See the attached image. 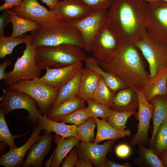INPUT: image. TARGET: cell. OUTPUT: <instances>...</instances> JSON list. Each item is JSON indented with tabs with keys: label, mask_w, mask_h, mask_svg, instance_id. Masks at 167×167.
Returning <instances> with one entry per match:
<instances>
[{
	"label": "cell",
	"mask_w": 167,
	"mask_h": 167,
	"mask_svg": "<svg viewBox=\"0 0 167 167\" xmlns=\"http://www.w3.org/2000/svg\"><path fill=\"white\" fill-rule=\"evenodd\" d=\"M26 45L22 55L18 58L12 71L6 72V78L3 80L7 86L23 80L40 78L41 70L36 60V48L30 41L29 35L25 34Z\"/></svg>",
	"instance_id": "5b68a950"
},
{
	"label": "cell",
	"mask_w": 167,
	"mask_h": 167,
	"mask_svg": "<svg viewBox=\"0 0 167 167\" xmlns=\"http://www.w3.org/2000/svg\"><path fill=\"white\" fill-rule=\"evenodd\" d=\"M81 48L75 45L63 44L54 46L36 48V63L41 70L47 67L59 68L68 66L87 58Z\"/></svg>",
	"instance_id": "277c9868"
},
{
	"label": "cell",
	"mask_w": 167,
	"mask_h": 167,
	"mask_svg": "<svg viewBox=\"0 0 167 167\" xmlns=\"http://www.w3.org/2000/svg\"><path fill=\"white\" fill-rule=\"evenodd\" d=\"M3 109H0V141L9 146L10 148L17 147L14 143L15 139L21 136L17 134L12 135L10 132L5 119Z\"/></svg>",
	"instance_id": "d590c367"
},
{
	"label": "cell",
	"mask_w": 167,
	"mask_h": 167,
	"mask_svg": "<svg viewBox=\"0 0 167 167\" xmlns=\"http://www.w3.org/2000/svg\"><path fill=\"white\" fill-rule=\"evenodd\" d=\"M82 62H79L61 68L47 67L45 74L40 79L51 87L60 90L82 69Z\"/></svg>",
	"instance_id": "9a60e30c"
},
{
	"label": "cell",
	"mask_w": 167,
	"mask_h": 167,
	"mask_svg": "<svg viewBox=\"0 0 167 167\" xmlns=\"http://www.w3.org/2000/svg\"><path fill=\"white\" fill-rule=\"evenodd\" d=\"M97 126L96 135L93 143L98 144L106 140H115L131 135V131L127 129L124 131L118 130L103 119L94 118Z\"/></svg>",
	"instance_id": "cb8c5ba5"
},
{
	"label": "cell",
	"mask_w": 167,
	"mask_h": 167,
	"mask_svg": "<svg viewBox=\"0 0 167 167\" xmlns=\"http://www.w3.org/2000/svg\"><path fill=\"white\" fill-rule=\"evenodd\" d=\"M25 34L18 37H12L11 36H0V58H4L7 55L11 54L17 45L25 43Z\"/></svg>",
	"instance_id": "836d02e7"
},
{
	"label": "cell",
	"mask_w": 167,
	"mask_h": 167,
	"mask_svg": "<svg viewBox=\"0 0 167 167\" xmlns=\"http://www.w3.org/2000/svg\"><path fill=\"white\" fill-rule=\"evenodd\" d=\"M131 164L130 162H126L124 164H118L106 159L105 167H131Z\"/></svg>",
	"instance_id": "bcb514c9"
},
{
	"label": "cell",
	"mask_w": 167,
	"mask_h": 167,
	"mask_svg": "<svg viewBox=\"0 0 167 167\" xmlns=\"http://www.w3.org/2000/svg\"><path fill=\"white\" fill-rule=\"evenodd\" d=\"M11 10L18 15L36 21L40 25L56 20H62L57 14L41 5L37 0H22L21 4Z\"/></svg>",
	"instance_id": "4fadbf2b"
},
{
	"label": "cell",
	"mask_w": 167,
	"mask_h": 167,
	"mask_svg": "<svg viewBox=\"0 0 167 167\" xmlns=\"http://www.w3.org/2000/svg\"><path fill=\"white\" fill-rule=\"evenodd\" d=\"M138 145L139 155L134 160L135 165L143 167H164L159 157L152 148H146L141 144Z\"/></svg>",
	"instance_id": "f546056e"
},
{
	"label": "cell",
	"mask_w": 167,
	"mask_h": 167,
	"mask_svg": "<svg viewBox=\"0 0 167 167\" xmlns=\"http://www.w3.org/2000/svg\"><path fill=\"white\" fill-rule=\"evenodd\" d=\"M92 162L86 157L79 156L75 167H92Z\"/></svg>",
	"instance_id": "ee69618b"
},
{
	"label": "cell",
	"mask_w": 167,
	"mask_h": 167,
	"mask_svg": "<svg viewBox=\"0 0 167 167\" xmlns=\"http://www.w3.org/2000/svg\"><path fill=\"white\" fill-rule=\"evenodd\" d=\"M52 140L50 133L44 131L40 139L31 148L23 167H42L44 158L51 148Z\"/></svg>",
	"instance_id": "ac0fdd59"
},
{
	"label": "cell",
	"mask_w": 167,
	"mask_h": 167,
	"mask_svg": "<svg viewBox=\"0 0 167 167\" xmlns=\"http://www.w3.org/2000/svg\"><path fill=\"white\" fill-rule=\"evenodd\" d=\"M154 106L153 116V131L149 143V148H151L154 137L160 125L167 117V95L156 96L149 102Z\"/></svg>",
	"instance_id": "4316f807"
},
{
	"label": "cell",
	"mask_w": 167,
	"mask_h": 167,
	"mask_svg": "<svg viewBox=\"0 0 167 167\" xmlns=\"http://www.w3.org/2000/svg\"><path fill=\"white\" fill-rule=\"evenodd\" d=\"M37 123L42 130L49 133L54 132L61 136L63 139L77 135V126L76 125L55 122L47 118L42 114L38 118Z\"/></svg>",
	"instance_id": "603a6c76"
},
{
	"label": "cell",
	"mask_w": 167,
	"mask_h": 167,
	"mask_svg": "<svg viewBox=\"0 0 167 167\" xmlns=\"http://www.w3.org/2000/svg\"><path fill=\"white\" fill-rule=\"evenodd\" d=\"M139 100L137 112L139 124L136 133L130 140V144L134 146L139 144L143 145L149 143L148 131L150 122L153 117L154 110L153 105L146 100L143 90H136Z\"/></svg>",
	"instance_id": "7c38bea8"
},
{
	"label": "cell",
	"mask_w": 167,
	"mask_h": 167,
	"mask_svg": "<svg viewBox=\"0 0 167 167\" xmlns=\"http://www.w3.org/2000/svg\"><path fill=\"white\" fill-rule=\"evenodd\" d=\"M151 148L158 156L167 149V117L157 129Z\"/></svg>",
	"instance_id": "1f68e13d"
},
{
	"label": "cell",
	"mask_w": 167,
	"mask_h": 167,
	"mask_svg": "<svg viewBox=\"0 0 167 167\" xmlns=\"http://www.w3.org/2000/svg\"><path fill=\"white\" fill-rule=\"evenodd\" d=\"M115 94L107 86L101 76L92 100L96 102L105 105L110 108Z\"/></svg>",
	"instance_id": "4dcf8cb0"
},
{
	"label": "cell",
	"mask_w": 167,
	"mask_h": 167,
	"mask_svg": "<svg viewBox=\"0 0 167 167\" xmlns=\"http://www.w3.org/2000/svg\"><path fill=\"white\" fill-rule=\"evenodd\" d=\"M85 62L86 67L100 74L112 91L116 92L123 87L124 84L123 80L113 73L103 70L94 57H87Z\"/></svg>",
	"instance_id": "484cf974"
},
{
	"label": "cell",
	"mask_w": 167,
	"mask_h": 167,
	"mask_svg": "<svg viewBox=\"0 0 167 167\" xmlns=\"http://www.w3.org/2000/svg\"><path fill=\"white\" fill-rule=\"evenodd\" d=\"M115 141V140H108L102 144L81 141L77 146L79 157L87 158L96 167H105L106 155Z\"/></svg>",
	"instance_id": "2e32d148"
},
{
	"label": "cell",
	"mask_w": 167,
	"mask_h": 167,
	"mask_svg": "<svg viewBox=\"0 0 167 167\" xmlns=\"http://www.w3.org/2000/svg\"><path fill=\"white\" fill-rule=\"evenodd\" d=\"M158 157L164 167H167V149L161 152Z\"/></svg>",
	"instance_id": "7dc6e473"
},
{
	"label": "cell",
	"mask_w": 167,
	"mask_h": 167,
	"mask_svg": "<svg viewBox=\"0 0 167 167\" xmlns=\"http://www.w3.org/2000/svg\"><path fill=\"white\" fill-rule=\"evenodd\" d=\"M11 64V61L9 59H5L0 64V80H4L6 78L5 70L6 67Z\"/></svg>",
	"instance_id": "f6af8a7d"
},
{
	"label": "cell",
	"mask_w": 167,
	"mask_h": 167,
	"mask_svg": "<svg viewBox=\"0 0 167 167\" xmlns=\"http://www.w3.org/2000/svg\"><path fill=\"white\" fill-rule=\"evenodd\" d=\"M42 129L38 125L35 126L30 138L24 145L19 148H10L0 158V164L5 167H15L23 164V159L32 146L37 142L41 135L40 133Z\"/></svg>",
	"instance_id": "e0dca14e"
},
{
	"label": "cell",
	"mask_w": 167,
	"mask_h": 167,
	"mask_svg": "<svg viewBox=\"0 0 167 167\" xmlns=\"http://www.w3.org/2000/svg\"><path fill=\"white\" fill-rule=\"evenodd\" d=\"M43 3L46 4L49 8V10H51L57 4L58 0H41Z\"/></svg>",
	"instance_id": "c3c4849f"
},
{
	"label": "cell",
	"mask_w": 167,
	"mask_h": 167,
	"mask_svg": "<svg viewBox=\"0 0 167 167\" xmlns=\"http://www.w3.org/2000/svg\"></svg>",
	"instance_id": "f907efd6"
},
{
	"label": "cell",
	"mask_w": 167,
	"mask_h": 167,
	"mask_svg": "<svg viewBox=\"0 0 167 167\" xmlns=\"http://www.w3.org/2000/svg\"><path fill=\"white\" fill-rule=\"evenodd\" d=\"M91 117H92L91 112L88 107L84 106L63 117L60 122L71 123L78 126Z\"/></svg>",
	"instance_id": "8d00e7d4"
},
{
	"label": "cell",
	"mask_w": 167,
	"mask_h": 167,
	"mask_svg": "<svg viewBox=\"0 0 167 167\" xmlns=\"http://www.w3.org/2000/svg\"><path fill=\"white\" fill-rule=\"evenodd\" d=\"M85 101L78 96H75L59 105L51 107L44 115L49 119L60 122L64 117L84 106Z\"/></svg>",
	"instance_id": "ffe728a7"
},
{
	"label": "cell",
	"mask_w": 167,
	"mask_h": 167,
	"mask_svg": "<svg viewBox=\"0 0 167 167\" xmlns=\"http://www.w3.org/2000/svg\"><path fill=\"white\" fill-rule=\"evenodd\" d=\"M83 69L82 68L73 78L62 87L59 91L57 98L51 107L59 105L71 98L78 96Z\"/></svg>",
	"instance_id": "f1b7e54d"
},
{
	"label": "cell",
	"mask_w": 167,
	"mask_h": 167,
	"mask_svg": "<svg viewBox=\"0 0 167 167\" xmlns=\"http://www.w3.org/2000/svg\"><path fill=\"white\" fill-rule=\"evenodd\" d=\"M134 43L149 64V79L167 68V43L152 37L146 29L141 37Z\"/></svg>",
	"instance_id": "8992f818"
},
{
	"label": "cell",
	"mask_w": 167,
	"mask_h": 167,
	"mask_svg": "<svg viewBox=\"0 0 167 167\" xmlns=\"http://www.w3.org/2000/svg\"><path fill=\"white\" fill-rule=\"evenodd\" d=\"M147 6L144 0L113 1L105 23L121 43H134L142 36L148 24Z\"/></svg>",
	"instance_id": "6da1fadb"
},
{
	"label": "cell",
	"mask_w": 167,
	"mask_h": 167,
	"mask_svg": "<svg viewBox=\"0 0 167 167\" xmlns=\"http://www.w3.org/2000/svg\"><path fill=\"white\" fill-rule=\"evenodd\" d=\"M101 76L92 69L87 67L83 68L78 96L85 101L92 99Z\"/></svg>",
	"instance_id": "7402d4cb"
},
{
	"label": "cell",
	"mask_w": 167,
	"mask_h": 167,
	"mask_svg": "<svg viewBox=\"0 0 167 167\" xmlns=\"http://www.w3.org/2000/svg\"><path fill=\"white\" fill-rule=\"evenodd\" d=\"M28 35L31 44L36 47L68 44L84 49L83 38L79 31L63 20H56L40 25Z\"/></svg>",
	"instance_id": "3957f363"
},
{
	"label": "cell",
	"mask_w": 167,
	"mask_h": 167,
	"mask_svg": "<svg viewBox=\"0 0 167 167\" xmlns=\"http://www.w3.org/2000/svg\"><path fill=\"white\" fill-rule=\"evenodd\" d=\"M8 10L7 9L4 10L0 16V36L4 35V30L5 27L11 22Z\"/></svg>",
	"instance_id": "60d3db41"
},
{
	"label": "cell",
	"mask_w": 167,
	"mask_h": 167,
	"mask_svg": "<svg viewBox=\"0 0 167 167\" xmlns=\"http://www.w3.org/2000/svg\"><path fill=\"white\" fill-rule=\"evenodd\" d=\"M146 30L152 37L167 43V1L148 2Z\"/></svg>",
	"instance_id": "9c48e42d"
},
{
	"label": "cell",
	"mask_w": 167,
	"mask_h": 167,
	"mask_svg": "<svg viewBox=\"0 0 167 167\" xmlns=\"http://www.w3.org/2000/svg\"><path fill=\"white\" fill-rule=\"evenodd\" d=\"M139 104L136 90L128 87L119 90L116 93L110 108L112 110L119 112L136 111Z\"/></svg>",
	"instance_id": "d6986e66"
},
{
	"label": "cell",
	"mask_w": 167,
	"mask_h": 167,
	"mask_svg": "<svg viewBox=\"0 0 167 167\" xmlns=\"http://www.w3.org/2000/svg\"><path fill=\"white\" fill-rule=\"evenodd\" d=\"M4 3L0 6V11L9 9L20 5L22 0H3Z\"/></svg>",
	"instance_id": "7bdbcfd3"
},
{
	"label": "cell",
	"mask_w": 167,
	"mask_h": 167,
	"mask_svg": "<svg viewBox=\"0 0 167 167\" xmlns=\"http://www.w3.org/2000/svg\"><path fill=\"white\" fill-rule=\"evenodd\" d=\"M145 0L147 2L148 1H155V0H162V1H167V0Z\"/></svg>",
	"instance_id": "681fc988"
},
{
	"label": "cell",
	"mask_w": 167,
	"mask_h": 167,
	"mask_svg": "<svg viewBox=\"0 0 167 167\" xmlns=\"http://www.w3.org/2000/svg\"><path fill=\"white\" fill-rule=\"evenodd\" d=\"M96 125L94 118H89L84 123L77 126L76 136L81 141L93 143L95 140L94 129Z\"/></svg>",
	"instance_id": "d6a6232c"
},
{
	"label": "cell",
	"mask_w": 167,
	"mask_h": 167,
	"mask_svg": "<svg viewBox=\"0 0 167 167\" xmlns=\"http://www.w3.org/2000/svg\"><path fill=\"white\" fill-rule=\"evenodd\" d=\"M143 91L148 102L156 96L167 95V68L161 70L155 76L149 79Z\"/></svg>",
	"instance_id": "44dd1931"
},
{
	"label": "cell",
	"mask_w": 167,
	"mask_h": 167,
	"mask_svg": "<svg viewBox=\"0 0 167 167\" xmlns=\"http://www.w3.org/2000/svg\"><path fill=\"white\" fill-rule=\"evenodd\" d=\"M40 78L22 80L8 85L7 87L31 97L35 101L39 111L45 114L51 108L60 90L51 87L41 81Z\"/></svg>",
	"instance_id": "52a82bcc"
},
{
	"label": "cell",
	"mask_w": 167,
	"mask_h": 167,
	"mask_svg": "<svg viewBox=\"0 0 167 167\" xmlns=\"http://www.w3.org/2000/svg\"><path fill=\"white\" fill-rule=\"evenodd\" d=\"M115 153L120 158H126L130 154L131 150L130 147L125 144H121L116 148Z\"/></svg>",
	"instance_id": "b9f144b4"
},
{
	"label": "cell",
	"mask_w": 167,
	"mask_h": 167,
	"mask_svg": "<svg viewBox=\"0 0 167 167\" xmlns=\"http://www.w3.org/2000/svg\"><path fill=\"white\" fill-rule=\"evenodd\" d=\"M54 138L57 146L54 151L50 166L51 167H59L71 149L77 146L80 140L75 136L63 139L60 135L57 134Z\"/></svg>",
	"instance_id": "d4e9b609"
},
{
	"label": "cell",
	"mask_w": 167,
	"mask_h": 167,
	"mask_svg": "<svg viewBox=\"0 0 167 167\" xmlns=\"http://www.w3.org/2000/svg\"><path fill=\"white\" fill-rule=\"evenodd\" d=\"M107 11H92L88 16L79 20L68 23L76 28L82 36L84 49L91 52L95 37L101 27L106 23Z\"/></svg>",
	"instance_id": "30bf717a"
},
{
	"label": "cell",
	"mask_w": 167,
	"mask_h": 167,
	"mask_svg": "<svg viewBox=\"0 0 167 167\" xmlns=\"http://www.w3.org/2000/svg\"><path fill=\"white\" fill-rule=\"evenodd\" d=\"M137 113L136 111L119 112L112 110L110 115L107 121L115 129L124 131L126 130V125L129 118Z\"/></svg>",
	"instance_id": "e575fe53"
},
{
	"label": "cell",
	"mask_w": 167,
	"mask_h": 167,
	"mask_svg": "<svg viewBox=\"0 0 167 167\" xmlns=\"http://www.w3.org/2000/svg\"><path fill=\"white\" fill-rule=\"evenodd\" d=\"M79 158L77 149L75 148L71 150L65 158L62 165V167H74Z\"/></svg>",
	"instance_id": "ab89813d"
},
{
	"label": "cell",
	"mask_w": 167,
	"mask_h": 167,
	"mask_svg": "<svg viewBox=\"0 0 167 167\" xmlns=\"http://www.w3.org/2000/svg\"><path fill=\"white\" fill-rule=\"evenodd\" d=\"M0 108L5 116L13 110L23 109L29 113L28 118L34 124L37 123L41 113L36 107L35 101L31 97L22 92L7 88L0 98Z\"/></svg>",
	"instance_id": "ba28073f"
},
{
	"label": "cell",
	"mask_w": 167,
	"mask_h": 167,
	"mask_svg": "<svg viewBox=\"0 0 167 167\" xmlns=\"http://www.w3.org/2000/svg\"><path fill=\"white\" fill-rule=\"evenodd\" d=\"M8 13L13 27L11 35L12 37L22 36L28 32L36 29L40 26L36 21L26 19L18 15L11 10L9 9Z\"/></svg>",
	"instance_id": "83f0119b"
},
{
	"label": "cell",
	"mask_w": 167,
	"mask_h": 167,
	"mask_svg": "<svg viewBox=\"0 0 167 167\" xmlns=\"http://www.w3.org/2000/svg\"><path fill=\"white\" fill-rule=\"evenodd\" d=\"M50 11L58 15L62 20L68 23L81 20L92 11L82 0L59 1Z\"/></svg>",
	"instance_id": "5bb4252c"
},
{
	"label": "cell",
	"mask_w": 167,
	"mask_h": 167,
	"mask_svg": "<svg viewBox=\"0 0 167 167\" xmlns=\"http://www.w3.org/2000/svg\"><path fill=\"white\" fill-rule=\"evenodd\" d=\"M92 11H107L113 0H82Z\"/></svg>",
	"instance_id": "f35d334b"
},
{
	"label": "cell",
	"mask_w": 167,
	"mask_h": 167,
	"mask_svg": "<svg viewBox=\"0 0 167 167\" xmlns=\"http://www.w3.org/2000/svg\"><path fill=\"white\" fill-rule=\"evenodd\" d=\"M139 50L133 43L121 42L110 58L99 64L105 71L123 79L129 87L142 90L149 78Z\"/></svg>",
	"instance_id": "7a4b0ae2"
},
{
	"label": "cell",
	"mask_w": 167,
	"mask_h": 167,
	"mask_svg": "<svg viewBox=\"0 0 167 167\" xmlns=\"http://www.w3.org/2000/svg\"><path fill=\"white\" fill-rule=\"evenodd\" d=\"M120 43L115 34L105 23L95 37L91 52L99 63H100L110 58Z\"/></svg>",
	"instance_id": "8fae6325"
},
{
	"label": "cell",
	"mask_w": 167,
	"mask_h": 167,
	"mask_svg": "<svg viewBox=\"0 0 167 167\" xmlns=\"http://www.w3.org/2000/svg\"><path fill=\"white\" fill-rule=\"evenodd\" d=\"M86 101L88 104V108L91 112L92 117L101 118L107 121L112 110L110 107L105 105L96 102L92 99Z\"/></svg>",
	"instance_id": "74e56055"
}]
</instances>
